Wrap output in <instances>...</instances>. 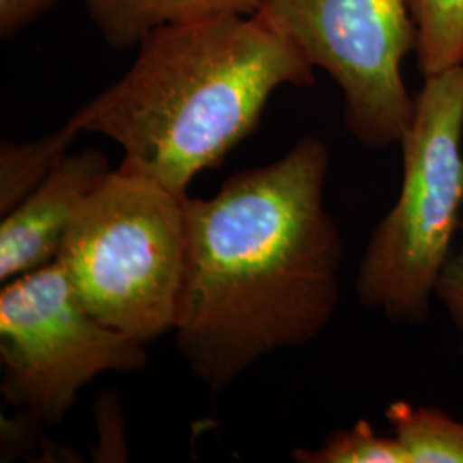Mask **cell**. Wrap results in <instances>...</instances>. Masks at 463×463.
<instances>
[{
  "mask_svg": "<svg viewBox=\"0 0 463 463\" xmlns=\"http://www.w3.org/2000/svg\"><path fill=\"white\" fill-rule=\"evenodd\" d=\"M137 47L128 74L74 116L179 196L258 129L279 88L315 83V67L260 13L172 24Z\"/></svg>",
  "mask_w": 463,
  "mask_h": 463,
  "instance_id": "cell-2",
  "label": "cell"
},
{
  "mask_svg": "<svg viewBox=\"0 0 463 463\" xmlns=\"http://www.w3.org/2000/svg\"><path fill=\"white\" fill-rule=\"evenodd\" d=\"M185 198L120 164L81 203L57 258L91 316L145 345L175 328Z\"/></svg>",
  "mask_w": 463,
  "mask_h": 463,
  "instance_id": "cell-4",
  "label": "cell"
},
{
  "mask_svg": "<svg viewBox=\"0 0 463 463\" xmlns=\"http://www.w3.org/2000/svg\"><path fill=\"white\" fill-rule=\"evenodd\" d=\"M417 30V64L432 76L463 64V0H409Z\"/></svg>",
  "mask_w": 463,
  "mask_h": 463,
  "instance_id": "cell-11",
  "label": "cell"
},
{
  "mask_svg": "<svg viewBox=\"0 0 463 463\" xmlns=\"http://www.w3.org/2000/svg\"><path fill=\"white\" fill-rule=\"evenodd\" d=\"M463 64L426 76L400 141L402 185L357 271L361 304L393 323L430 317L463 210Z\"/></svg>",
  "mask_w": 463,
  "mask_h": 463,
  "instance_id": "cell-3",
  "label": "cell"
},
{
  "mask_svg": "<svg viewBox=\"0 0 463 463\" xmlns=\"http://www.w3.org/2000/svg\"><path fill=\"white\" fill-rule=\"evenodd\" d=\"M0 392L40 424L55 426L99 374L148 365L145 344L99 323L57 261L4 283Z\"/></svg>",
  "mask_w": 463,
  "mask_h": 463,
  "instance_id": "cell-5",
  "label": "cell"
},
{
  "mask_svg": "<svg viewBox=\"0 0 463 463\" xmlns=\"http://www.w3.org/2000/svg\"><path fill=\"white\" fill-rule=\"evenodd\" d=\"M258 13L340 86L350 133L367 148L400 145L415 112L402 76L417 45L409 0H260Z\"/></svg>",
  "mask_w": 463,
  "mask_h": 463,
  "instance_id": "cell-6",
  "label": "cell"
},
{
  "mask_svg": "<svg viewBox=\"0 0 463 463\" xmlns=\"http://www.w3.org/2000/svg\"><path fill=\"white\" fill-rule=\"evenodd\" d=\"M330 151L304 137L235 172L213 198H185L175 345L223 392L266 355L313 342L340 304L344 239L326 208Z\"/></svg>",
  "mask_w": 463,
  "mask_h": 463,
  "instance_id": "cell-1",
  "label": "cell"
},
{
  "mask_svg": "<svg viewBox=\"0 0 463 463\" xmlns=\"http://www.w3.org/2000/svg\"><path fill=\"white\" fill-rule=\"evenodd\" d=\"M88 16L114 49L139 45L149 33L227 14H254L260 0H84Z\"/></svg>",
  "mask_w": 463,
  "mask_h": 463,
  "instance_id": "cell-8",
  "label": "cell"
},
{
  "mask_svg": "<svg viewBox=\"0 0 463 463\" xmlns=\"http://www.w3.org/2000/svg\"><path fill=\"white\" fill-rule=\"evenodd\" d=\"M112 172L97 148L69 155L0 223V281L57 261L78 208Z\"/></svg>",
  "mask_w": 463,
  "mask_h": 463,
  "instance_id": "cell-7",
  "label": "cell"
},
{
  "mask_svg": "<svg viewBox=\"0 0 463 463\" xmlns=\"http://www.w3.org/2000/svg\"><path fill=\"white\" fill-rule=\"evenodd\" d=\"M61 0H0V36L9 40Z\"/></svg>",
  "mask_w": 463,
  "mask_h": 463,
  "instance_id": "cell-14",
  "label": "cell"
},
{
  "mask_svg": "<svg viewBox=\"0 0 463 463\" xmlns=\"http://www.w3.org/2000/svg\"><path fill=\"white\" fill-rule=\"evenodd\" d=\"M436 298L445 306L460 340L463 355V246L448 260L436 287Z\"/></svg>",
  "mask_w": 463,
  "mask_h": 463,
  "instance_id": "cell-13",
  "label": "cell"
},
{
  "mask_svg": "<svg viewBox=\"0 0 463 463\" xmlns=\"http://www.w3.org/2000/svg\"><path fill=\"white\" fill-rule=\"evenodd\" d=\"M83 133L72 116L59 131L28 143L4 141L0 148V213H9L36 185L45 181L67 155L72 139Z\"/></svg>",
  "mask_w": 463,
  "mask_h": 463,
  "instance_id": "cell-9",
  "label": "cell"
},
{
  "mask_svg": "<svg viewBox=\"0 0 463 463\" xmlns=\"http://www.w3.org/2000/svg\"><path fill=\"white\" fill-rule=\"evenodd\" d=\"M384 415L409 463H463V422L451 415L402 400Z\"/></svg>",
  "mask_w": 463,
  "mask_h": 463,
  "instance_id": "cell-10",
  "label": "cell"
},
{
  "mask_svg": "<svg viewBox=\"0 0 463 463\" xmlns=\"http://www.w3.org/2000/svg\"><path fill=\"white\" fill-rule=\"evenodd\" d=\"M292 458L298 463H409L397 438L380 436L364 419L333 430L316 449L296 448Z\"/></svg>",
  "mask_w": 463,
  "mask_h": 463,
  "instance_id": "cell-12",
  "label": "cell"
}]
</instances>
